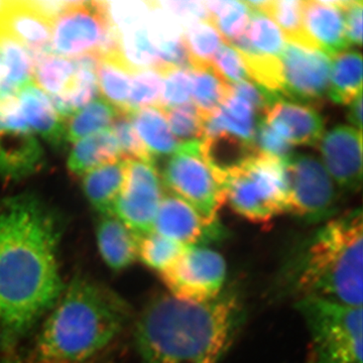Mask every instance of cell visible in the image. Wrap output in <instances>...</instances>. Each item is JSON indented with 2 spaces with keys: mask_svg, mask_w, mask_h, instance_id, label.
I'll return each instance as SVG.
<instances>
[{
  "mask_svg": "<svg viewBox=\"0 0 363 363\" xmlns=\"http://www.w3.org/2000/svg\"><path fill=\"white\" fill-rule=\"evenodd\" d=\"M63 221L33 193L0 201V347L11 350L63 293Z\"/></svg>",
  "mask_w": 363,
  "mask_h": 363,
  "instance_id": "1",
  "label": "cell"
},
{
  "mask_svg": "<svg viewBox=\"0 0 363 363\" xmlns=\"http://www.w3.org/2000/svg\"><path fill=\"white\" fill-rule=\"evenodd\" d=\"M245 318L240 292L224 289L213 300L192 303L160 294L135 325L140 363H219Z\"/></svg>",
  "mask_w": 363,
  "mask_h": 363,
  "instance_id": "2",
  "label": "cell"
},
{
  "mask_svg": "<svg viewBox=\"0 0 363 363\" xmlns=\"http://www.w3.org/2000/svg\"><path fill=\"white\" fill-rule=\"evenodd\" d=\"M363 218L360 208L327 221L289 255L279 274L281 295L362 307Z\"/></svg>",
  "mask_w": 363,
  "mask_h": 363,
  "instance_id": "3",
  "label": "cell"
},
{
  "mask_svg": "<svg viewBox=\"0 0 363 363\" xmlns=\"http://www.w3.org/2000/svg\"><path fill=\"white\" fill-rule=\"evenodd\" d=\"M130 309L118 294L77 277L65 286L43 325L38 363H87L125 328Z\"/></svg>",
  "mask_w": 363,
  "mask_h": 363,
  "instance_id": "4",
  "label": "cell"
},
{
  "mask_svg": "<svg viewBox=\"0 0 363 363\" xmlns=\"http://www.w3.org/2000/svg\"><path fill=\"white\" fill-rule=\"evenodd\" d=\"M296 307L310 334L307 363H362V307L303 298Z\"/></svg>",
  "mask_w": 363,
  "mask_h": 363,
  "instance_id": "5",
  "label": "cell"
},
{
  "mask_svg": "<svg viewBox=\"0 0 363 363\" xmlns=\"http://www.w3.org/2000/svg\"><path fill=\"white\" fill-rule=\"evenodd\" d=\"M225 202L242 218L267 223L286 211L285 162L257 154L223 183Z\"/></svg>",
  "mask_w": 363,
  "mask_h": 363,
  "instance_id": "6",
  "label": "cell"
},
{
  "mask_svg": "<svg viewBox=\"0 0 363 363\" xmlns=\"http://www.w3.org/2000/svg\"><path fill=\"white\" fill-rule=\"evenodd\" d=\"M161 179L166 192L188 203L205 220L219 221L225 192L203 156L201 142L180 143L164 164Z\"/></svg>",
  "mask_w": 363,
  "mask_h": 363,
  "instance_id": "7",
  "label": "cell"
},
{
  "mask_svg": "<svg viewBox=\"0 0 363 363\" xmlns=\"http://www.w3.org/2000/svg\"><path fill=\"white\" fill-rule=\"evenodd\" d=\"M286 211L306 223H320L337 213L339 188L317 157L296 154L285 161Z\"/></svg>",
  "mask_w": 363,
  "mask_h": 363,
  "instance_id": "8",
  "label": "cell"
},
{
  "mask_svg": "<svg viewBox=\"0 0 363 363\" xmlns=\"http://www.w3.org/2000/svg\"><path fill=\"white\" fill-rule=\"evenodd\" d=\"M226 274L225 259L220 253L208 247H186L160 276L174 298L204 303L223 292Z\"/></svg>",
  "mask_w": 363,
  "mask_h": 363,
  "instance_id": "9",
  "label": "cell"
},
{
  "mask_svg": "<svg viewBox=\"0 0 363 363\" xmlns=\"http://www.w3.org/2000/svg\"><path fill=\"white\" fill-rule=\"evenodd\" d=\"M164 194L161 175L154 162L128 160V179L114 205L113 215L136 238H142L154 231Z\"/></svg>",
  "mask_w": 363,
  "mask_h": 363,
  "instance_id": "10",
  "label": "cell"
},
{
  "mask_svg": "<svg viewBox=\"0 0 363 363\" xmlns=\"http://www.w3.org/2000/svg\"><path fill=\"white\" fill-rule=\"evenodd\" d=\"M109 30L97 1H78L52 21V52L68 59L99 57Z\"/></svg>",
  "mask_w": 363,
  "mask_h": 363,
  "instance_id": "11",
  "label": "cell"
},
{
  "mask_svg": "<svg viewBox=\"0 0 363 363\" xmlns=\"http://www.w3.org/2000/svg\"><path fill=\"white\" fill-rule=\"evenodd\" d=\"M279 62L281 97L306 104L328 94L331 59L323 52L286 42Z\"/></svg>",
  "mask_w": 363,
  "mask_h": 363,
  "instance_id": "12",
  "label": "cell"
},
{
  "mask_svg": "<svg viewBox=\"0 0 363 363\" xmlns=\"http://www.w3.org/2000/svg\"><path fill=\"white\" fill-rule=\"evenodd\" d=\"M44 164V150L21 111L0 114V177L6 182L23 180Z\"/></svg>",
  "mask_w": 363,
  "mask_h": 363,
  "instance_id": "13",
  "label": "cell"
},
{
  "mask_svg": "<svg viewBox=\"0 0 363 363\" xmlns=\"http://www.w3.org/2000/svg\"><path fill=\"white\" fill-rule=\"evenodd\" d=\"M154 231L185 247H208L226 235L220 221L205 220L188 203L166 191L157 210Z\"/></svg>",
  "mask_w": 363,
  "mask_h": 363,
  "instance_id": "14",
  "label": "cell"
},
{
  "mask_svg": "<svg viewBox=\"0 0 363 363\" xmlns=\"http://www.w3.org/2000/svg\"><path fill=\"white\" fill-rule=\"evenodd\" d=\"M319 147L322 164L337 187L346 193L359 191L362 184V133L341 124L322 136Z\"/></svg>",
  "mask_w": 363,
  "mask_h": 363,
  "instance_id": "15",
  "label": "cell"
},
{
  "mask_svg": "<svg viewBox=\"0 0 363 363\" xmlns=\"http://www.w3.org/2000/svg\"><path fill=\"white\" fill-rule=\"evenodd\" d=\"M52 25L28 0H6L0 6V35L23 45L32 58L52 52Z\"/></svg>",
  "mask_w": 363,
  "mask_h": 363,
  "instance_id": "16",
  "label": "cell"
},
{
  "mask_svg": "<svg viewBox=\"0 0 363 363\" xmlns=\"http://www.w3.org/2000/svg\"><path fill=\"white\" fill-rule=\"evenodd\" d=\"M303 26L313 47L323 52L329 58L350 50L342 0H304Z\"/></svg>",
  "mask_w": 363,
  "mask_h": 363,
  "instance_id": "17",
  "label": "cell"
},
{
  "mask_svg": "<svg viewBox=\"0 0 363 363\" xmlns=\"http://www.w3.org/2000/svg\"><path fill=\"white\" fill-rule=\"evenodd\" d=\"M262 118L294 147L316 145L324 133L321 114L312 106L279 97L267 109Z\"/></svg>",
  "mask_w": 363,
  "mask_h": 363,
  "instance_id": "18",
  "label": "cell"
},
{
  "mask_svg": "<svg viewBox=\"0 0 363 363\" xmlns=\"http://www.w3.org/2000/svg\"><path fill=\"white\" fill-rule=\"evenodd\" d=\"M21 114L33 133L52 147L61 150L66 142V121L59 116L49 96L35 83L26 85L16 94Z\"/></svg>",
  "mask_w": 363,
  "mask_h": 363,
  "instance_id": "19",
  "label": "cell"
},
{
  "mask_svg": "<svg viewBox=\"0 0 363 363\" xmlns=\"http://www.w3.org/2000/svg\"><path fill=\"white\" fill-rule=\"evenodd\" d=\"M147 28L159 56L157 71L162 73L169 68L190 69L183 28L172 14L159 6L157 1H150Z\"/></svg>",
  "mask_w": 363,
  "mask_h": 363,
  "instance_id": "20",
  "label": "cell"
},
{
  "mask_svg": "<svg viewBox=\"0 0 363 363\" xmlns=\"http://www.w3.org/2000/svg\"><path fill=\"white\" fill-rule=\"evenodd\" d=\"M96 238L100 255L112 271L123 272L135 264L138 238L114 215L100 216Z\"/></svg>",
  "mask_w": 363,
  "mask_h": 363,
  "instance_id": "21",
  "label": "cell"
},
{
  "mask_svg": "<svg viewBox=\"0 0 363 363\" xmlns=\"http://www.w3.org/2000/svg\"><path fill=\"white\" fill-rule=\"evenodd\" d=\"M128 160L104 164L83 176L82 188L91 206L100 216L113 215L117 199L128 179Z\"/></svg>",
  "mask_w": 363,
  "mask_h": 363,
  "instance_id": "22",
  "label": "cell"
},
{
  "mask_svg": "<svg viewBox=\"0 0 363 363\" xmlns=\"http://www.w3.org/2000/svg\"><path fill=\"white\" fill-rule=\"evenodd\" d=\"M259 118L252 105L230 92L221 106L205 117L203 138L224 133L255 143V128Z\"/></svg>",
  "mask_w": 363,
  "mask_h": 363,
  "instance_id": "23",
  "label": "cell"
},
{
  "mask_svg": "<svg viewBox=\"0 0 363 363\" xmlns=\"http://www.w3.org/2000/svg\"><path fill=\"white\" fill-rule=\"evenodd\" d=\"M201 150L210 168L213 169L222 183L226 177L238 171L259 154L255 143L224 133L203 138Z\"/></svg>",
  "mask_w": 363,
  "mask_h": 363,
  "instance_id": "24",
  "label": "cell"
},
{
  "mask_svg": "<svg viewBox=\"0 0 363 363\" xmlns=\"http://www.w3.org/2000/svg\"><path fill=\"white\" fill-rule=\"evenodd\" d=\"M73 61L76 73L70 88L64 94L49 97L54 108L65 121L96 99L99 91L97 82L99 57L86 55L74 58Z\"/></svg>",
  "mask_w": 363,
  "mask_h": 363,
  "instance_id": "25",
  "label": "cell"
},
{
  "mask_svg": "<svg viewBox=\"0 0 363 363\" xmlns=\"http://www.w3.org/2000/svg\"><path fill=\"white\" fill-rule=\"evenodd\" d=\"M123 159L111 128L75 143L68 157L72 175L83 177L93 169Z\"/></svg>",
  "mask_w": 363,
  "mask_h": 363,
  "instance_id": "26",
  "label": "cell"
},
{
  "mask_svg": "<svg viewBox=\"0 0 363 363\" xmlns=\"http://www.w3.org/2000/svg\"><path fill=\"white\" fill-rule=\"evenodd\" d=\"M138 138L152 161L169 157L180 145L172 133L164 111L159 107H145L130 113Z\"/></svg>",
  "mask_w": 363,
  "mask_h": 363,
  "instance_id": "27",
  "label": "cell"
},
{
  "mask_svg": "<svg viewBox=\"0 0 363 363\" xmlns=\"http://www.w3.org/2000/svg\"><path fill=\"white\" fill-rule=\"evenodd\" d=\"M286 44L285 35L269 16L250 11L247 32L230 45L240 52H252L267 58L279 59Z\"/></svg>",
  "mask_w": 363,
  "mask_h": 363,
  "instance_id": "28",
  "label": "cell"
},
{
  "mask_svg": "<svg viewBox=\"0 0 363 363\" xmlns=\"http://www.w3.org/2000/svg\"><path fill=\"white\" fill-rule=\"evenodd\" d=\"M362 92V54L346 50L331 59L328 96L340 105H350Z\"/></svg>",
  "mask_w": 363,
  "mask_h": 363,
  "instance_id": "29",
  "label": "cell"
},
{
  "mask_svg": "<svg viewBox=\"0 0 363 363\" xmlns=\"http://www.w3.org/2000/svg\"><path fill=\"white\" fill-rule=\"evenodd\" d=\"M33 64L28 50L9 38L0 35V93L18 94L33 82Z\"/></svg>",
  "mask_w": 363,
  "mask_h": 363,
  "instance_id": "30",
  "label": "cell"
},
{
  "mask_svg": "<svg viewBox=\"0 0 363 363\" xmlns=\"http://www.w3.org/2000/svg\"><path fill=\"white\" fill-rule=\"evenodd\" d=\"M133 74L117 54L107 55L99 58L97 68L98 89L104 95V99L113 105L121 113L128 114Z\"/></svg>",
  "mask_w": 363,
  "mask_h": 363,
  "instance_id": "31",
  "label": "cell"
},
{
  "mask_svg": "<svg viewBox=\"0 0 363 363\" xmlns=\"http://www.w3.org/2000/svg\"><path fill=\"white\" fill-rule=\"evenodd\" d=\"M32 60L33 83L48 96H59L70 88L76 73L73 59L49 52L33 57Z\"/></svg>",
  "mask_w": 363,
  "mask_h": 363,
  "instance_id": "32",
  "label": "cell"
},
{
  "mask_svg": "<svg viewBox=\"0 0 363 363\" xmlns=\"http://www.w3.org/2000/svg\"><path fill=\"white\" fill-rule=\"evenodd\" d=\"M121 112L104 98H96L66 121V142L75 143L86 136L111 128Z\"/></svg>",
  "mask_w": 363,
  "mask_h": 363,
  "instance_id": "33",
  "label": "cell"
},
{
  "mask_svg": "<svg viewBox=\"0 0 363 363\" xmlns=\"http://www.w3.org/2000/svg\"><path fill=\"white\" fill-rule=\"evenodd\" d=\"M118 33V57L133 73L160 69V59L147 28V21Z\"/></svg>",
  "mask_w": 363,
  "mask_h": 363,
  "instance_id": "34",
  "label": "cell"
},
{
  "mask_svg": "<svg viewBox=\"0 0 363 363\" xmlns=\"http://www.w3.org/2000/svg\"><path fill=\"white\" fill-rule=\"evenodd\" d=\"M210 21L227 44L233 45L242 38L250 23V11L245 1L218 0L205 1Z\"/></svg>",
  "mask_w": 363,
  "mask_h": 363,
  "instance_id": "35",
  "label": "cell"
},
{
  "mask_svg": "<svg viewBox=\"0 0 363 363\" xmlns=\"http://www.w3.org/2000/svg\"><path fill=\"white\" fill-rule=\"evenodd\" d=\"M192 79V104L201 112L203 117L216 111L230 94L227 84L212 66L190 69Z\"/></svg>",
  "mask_w": 363,
  "mask_h": 363,
  "instance_id": "36",
  "label": "cell"
},
{
  "mask_svg": "<svg viewBox=\"0 0 363 363\" xmlns=\"http://www.w3.org/2000/svg\"><path fill=\"white\" fill-rule=\"evenodd\" d=\"M190 69L212 66L224 40L211 21H199L184 30Z\"/></svg>",
  "mask_w": 363,
  "mask_h": 363,
  "instance_id": "37",
  "label": "cell"
},
{
  "mask_svg": "<svg viewBox=\"0 0 363 363\" xmlns=\"http://www.w3.org/2000/svg\"><path fill=\"white\" fill-rule=\"evenodd\" d=\"M267 16L281 28L286 42L315 49L303 26L302 0H271Z\"/></svg>",
  "mask_w": 363,
  "mask_h": 363,
  "instance_id": "38",
  "label": "cell"
},
{
  "mask_svg": "<svg viewBox=\"0 0 363 363\" xmlns=\"http://www.w3.org/2000/svg\"><path fill=\"white\" fill-rule=\"evenodd\" d=\"M185 247L152 231L138 238V259L160 274L180 257Z\"/></svg>",
  "mask_w": 363,
  "mask_h": 363,
  "instance_id": "39",
  "label": "cell"
},
{
  "mask_svg": "<svg viewBox=\"0 0 363 363\" xmlns=\"http://www.w3.org/2000/svg\"><path fill=\"white\" fill-rule=\"evenodd\" d=\"M162 111L168 121L172 133L179 143L202 142L204 117L192 102Z\"/></svg>",
  "mask_w": 363,
  "mask_h": 363,
  "instance_id": "40",
  "label": "cell"
},
{
  "mask_svg": "<svg viewBox=\"0 0 363 363\" xmlns=\"http://www.w3.org/2000/svg\"><path fill=\"white\" fill-rule=\"evenodd\" d=\"M162 88V75L156 69L136 71L131 75L128 114L145 108L159 106Z\"/></svg>",
  "mask_w": 363,
  "mask_h": 363,
  "instance_id": "41",
  "label": "cell"
},
{
  "mask_svg": "<svg viewBox=\"0 0 363 363\" xmlns=\"http://www.w3.org/2000/svg\"><path fill=\"white\" fill-rule=\"evenodd\" d=\"M107 23L117 33L143 25L150 13V1H97Z\"/></svg>",
  "mask_w": 363,
  "mask_h": 363,
  "instance_id": "42",
  "label": "cell"
},
{
  "mask_svg": "<svg viewBox=\"0 0 363 363\" xmlns=\"http://www.w3.org/2000/svg\"><path fill=\"white\" fill-rule=\"evenodd\" d=\"M162 88L159 108L169 109L190 104L192 79L190 69L169 68L162 72Z\"/></svg>",
  "mask_w": 363,
  "mask_h": 363,
  "instance_id": "43",
  "label": "cell"
},
{
  "mask_svg": "<svg viewBox=\"0 0 363 363\" xmlns=\"http://www.w3.org/2000/svg\"><path fill=\"white\" fill-rule=\"evenodd\" d=\"M121 156L126 160L154 162L149 152L138 138L130 114L121 113L111 125Z\"/></svg>",
  "mask_w": 363,
  "mask_h": 363,
  "instance_id": "44",
  "label": "cell"
},
{
  "mask_svg": "<svg viewBox=\"0 0 363 363\" xmlns=\"http://www.w3.org/2000/svg\"><path fill=\"white\" fill-rule=\"evenodd\" d=\"M212 68L229 85L241 81H252L245 60L238 50L227 43H223L217 52Z\"/></svg>",
  "mask_w": 363,
  "mask_h": 363,
  "instance_id": "45",
  "label": "cell"
},
{
  "mask_svg": "<svg viewBox=\"0 0 363 363\" xmlns=\"http://www.w3.org/2000/svg\"><path fill=\"white\" fill-rule=\"evenodd\" d=\"M255 145L262 156L285 162L294 154V145L278 135L262 117L255 128Z\"/></svg>",
  "mask_w": 363,
  "mask_h": 363,
  "instance_id": "46",
  "label": "cell"
},
{
  "mask_svg": "<svg viewBox=\"0 0 363 363\" xmlns=\"http://www.w3.org/2000/svg\"><path fill=\"white\" fill-rule=\"evenodd\" d=\"M180 23L183 30L199 21H210L205 1H157Z\"/></svg>",
  "mask_w": 363,
  "mask_h": 363,
  "instance_id": "47",
  "label": "cell"
},
{
  "mask_svg": "<svg viewBox=\"0 0 363 363\" xmlns=\"http://www.w3.org/2000/svg\"><path fill=\"white\" fill-rule=\"evenodd\" d=\"M346 37L350 45L362 47L363 1L342 0Z\"/></svg>",
  "mask_w": 363,
  "mask_h": 363,
  "instance_id": "48",
  "label": "cell"
},
{
  "mask_svg": "<svg viewBox=\"0 0 363 363\" xmlns=\"http://www.w3.org/2000/svg\"><path fill=\"white\" fill-rule=\"evenodd\" d=\"M28 2L52 23L60 14L78 4V1L67 0H28Z\"/></svg>",
  "mask_w": 363,
  "mask_h": 363,
  "instance_id": "49",
  "label": "cell"
},
{
  "mask_svg": "<svg viewBox=\"0 0 363 363\" xmlns=\"http://www.w3.org/2000/svg\"><path fill=\"white\" fill-rule=\"evenodd\" d=\"M347 118L351 128L362 133V92L359 93L350 104Z\"/></svg>",
  "mask_w": 363,
  "mask_h": 363,
  "instance_id": "50",
  "label": "cell"
},
{
  "mask_svg": "<svg viewBox=\"0 0 363 363\" xmlns=\"http://www.w3.org/2000/svg\"><path fill=\"white\" fill-rule=\"evenodd\" d=\"M1 4H2V1H0V6H1Z\"/></svg>",
  "mask_w": 363,
  "mask_h": 363,
  "instance_id": "51",
  "label": "cell"
}]
</instances>
